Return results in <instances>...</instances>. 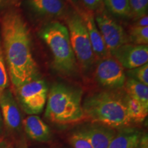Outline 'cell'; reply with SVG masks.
I'll list each match as a JSON object with an SVG mask.
<instances>
[{
    "label": "cell",
    "mask_w": 148,
    "mask_h": 148,
    "mask_svg": "<svg viewBox=\"0 0 148 148\" xmlns=\"http://www.w3.org/2000/svg\"><path fill=\"white\" fill-rule=\"evenodd\" d=\"M0 25L5 64L14 87L40 77L32 55L30 32L21 14L7 11L0 18Z\"/></svg>",
    "instance_id": "obj_1"
},
{
    "label": "cell",
    "mask_w": 148,
    "mask_h": 148,
    "mask_svg": "<svg viewBox=\"0 0 148 148\" xmlns=\"http://www.w3.org/2000/svg\"><path fill=\"white\" fill-rule=\"evenodd\" d=\"M125 95L107 90L87 96L82 103L84 118L114 129L129 126Z\"/></svg>",
    "instance_id": "obj_2"
},
{
    "label": "cell",
    "mask_w": 148,
    "mask_h": 148,
    "mask_svg": "<svg viewBox=\"0 0 148 148\" xmlns=\"http://www.w3.org/2000/svg\"><path fill=\"white\" fill-rule=\"evenodd\" d=\"M82 90L62 83L53 84L48 91L45 117L59 125L75 123L84 120Z\"/></svg>",
    "instance_id": "obj_3"
},
{
    "label": "cell",
    "mask_w": 148,
    "mask_h": 148,
    "mask_svg": "<svg viewBox=\"0 0 148 148\" xmlns=\"http://www.w3.org/2000/svg\"><path fill=\"white\" fill-rule=\"evenodd\" d=\"M39 36L50 49L55 69L62 75H75L78 65L66 26L57 21L48 22L40 28Z\"/></svg>",
    "instance_id": "obj_4"
},
{
    "label": "cell",
    "mask_w": 148,
    "mask_h": 148,
    "mask_svg": "<svg viewBox=\"0 0 148 148\" xmlns=\"http://www.w3.org/2000/svg\"><path fill=\"white\" fill-rule=\"evenodd\" d=\"M66 19L70 42L77 65L84 73H86L94 66L96 58L87 29L76 10L70 13Z\"/></svg>",
    "instance_id": "obj_5"
},
{
    "label": "cell",
    "mask_w": 148,
    "mask_h": 148,
    "mask_svg": "<svg viewBox=\"0 0 148 148\" xmlns=\"http://www.w3.org/2000/svg\"><path fill=\"white\" fill-rule=\"evenodd\" d=\"M15 91L18 102L27 114H37L43 110L49 89L47 83L41 77L15 88Z\"/></svg>",
    "instance_id": "obj_6"
},
{
    "label": "cell",
    "mask_w": 148,
    "mask_h": 148,
    "mask_svg": "<svg viewBox=\"0 0 148 148\" xmlns=\"http://www.w3.org/2000/svg\"><path fill=\"white\" fill-rule=\"evenodd\" d=\"M95 20L110 54L120 46L129 43L127 33L101 5L97 10Z\"/></svg>",
    "instance_id": "obj_7"
},
{
    "label": "cell",
    "mask_w": 148,
    "mask_h": 148,
    "mask_svg": "<svg viewBox=\"0 0 148 148\" xmlns=\"http://www.w3.org/2000/svg\"><path fill=\"white\" fill-rule=\"evenodd\" d=\"M94 77L98 84L109 90L123 88L127 77L124 68L111 56L98 60Z\"/></svg>",
    "instance_id": "obj_8"
},
{
    "label": "cell",
    "mask_w": 148,
    "mask_h": 148,
    "mask_svg": "<svg viewBox=\"0 0 148 148\" xmlns=\"http://www.w3.org/2000/svg\"><path fill=\"white\" fill-rule=\"evenodd\" d=\"M110 56L118 61L124 69H132L148 62L147 45L126 43L110 53Z\"/></svg>",
    "instance_id": "obj_9"
},
{
    "label": "cell",
    "mask_w": 148,
    "mask_h": 148,
    "mask_svg": "<svg viewBox=\"0 0 148 148\" xmlns=\"http://www.w3.org/2000/svg\"><path fill=\"white\" fill-rule=\"evenodd\" d=\"M0 111L7 128L20 132L22 127L21 114L12 92L6 88L0 92Z\"/></svg>",
    "instance_id": "obj_10"
},
{
    "label": "cell",
    "mask_w": 148,
    "mask_h": 148,
    "mask_svg": "<svg viewBox=\"0 0 148 148\" xmlns=\"http://www.w3.org/2000/svg\"><path fill=\"white\" fill-rule=\"evenodd\" d=\"M76 11L80 15L87 29L92 51H93L95 58L98 60H100V59L110 56L101 33L97 26L93 11L87 10V9H80L79 8H76Z\"/></svg>",
    "instance_id": "obj_11"
},
{
    "label": "cell",
    "mask_w": 148,
    "mask_h": 148,
    "mask_svg": "<svg viewBox=\"0 0 148 148\" xmlns=\"http://www.w3.org/2000/svg\"><path fill=\"white\" fill-rule=\"evenodd\" d=\"M79 132L87 138L92 148H108L116 134L114 128L98 123L88 125Z\"/></svg>",
    "instance_id": "obj_12"
},
{
    "label": "cell",
    "mask_w": 148,
    "mask_h": 148,
    "mask_svg": "<svg viewBox=\"0 0 148 148\" xmlns=\"http://www.w3.org/2000/svg\"><path fill=\"white\" fill-rule=\"evenodd\" d=\"M28 5L34 13L42 17L58 18L66 11L64 0H29Z\"/></svg>",
    "instance_id": "obj_13"
},
{
    "label": "cell",
    "mask_w": 148,
    "mask_h": 148,
    "mask_svg": "<svg viewBox=\"0 0 148 148\" xmlns=\"http://www.w3.org/2000/svg\"><path fill=\"white\" fill-rule=\"evenodd\" d=\"M22 125L27 136L38 142H47L51 139L50 128L38 116L31 114L22 120Z\"/></svg>",
    "instance_id": "obj_14"
},
{
    "label": "cell",
    "mask_w": 148,
    "mask_h": 148,
    "mask_svg": "<svg viewBox=\"0 0 148 148\" xmlns=\"http://www.w3.org/2000/svg\"><path fill=\"white\" fill-rule=\"evenodd\" d=\"M143 133L132 127H124L116 132L108 148H138Z\"/></svg>",
    "instance_id": "obj_15"
},
{
    "label": "cell",
    "mask_w": 148,
    "mask_h": 148,
    "mask_svg": "<svg viewBox=\"0 0 148 148\" xmlns=\"http://www.w3.org/2000/svg\"><path fill=\"white\" fill-rule=\"evenodd\" d=\"M123 88L126 95L139 101L148 108V86L134 79L126 77Z\"/></svg>",
    "instance_id": "obj_16"
},
{
    "label": "cell",
    "mask_w": 148,
    "mask_h": 148,
    "mask_svg": "<svg viewBox=\"0 0 148 148\" xmlns=\"http://www.w3.org/2000/svg\"><path fill=\"white\" fill-rule=\"evenodd\" d=\"M125 104H126L127 112L131 122L141 123L147 117L148 108L139 101L130 97L125 94Z\"/></svg>",
    "instance_id": "obj_17"
},
{
    "label": "cell",
    "mask_w": 148,
    "mask_h": 148,
    "mask_svg": "<svg viewBox=\"0 0 148 148\" xmlns=\"http://www.w3.org/2000/svg\"><path fill=\"white\" fill-rule=\"evenodd\" d=\"M107 10L114 16L120 18H131L129 0H103Z\"/></svg>",
    "instance_id": "obj_18"
},
{
    "label": "cell",
    "mask_w": 148,
    "mask_h": 148,
    "mask_svg": "<svg viewBox=\"0 0 148 148\" xmlns=\"http://www.w3.org/2000/svg\"><path fill=\"white\" fill-rule=\"evenodd\" d=\"M130 43L134 45H147L148 26L138 27L133 25L127 34Z\"/></svg>",
    "instance_id": "obj_19"
},
{
    "label": "cell",
    "mask_w": 148,
    "mask_h": 148,
    "mask_svg": "<svg viewBox=\"0 0 148 148\" xmlns=\"http://www.w3.org/2000/svg\"><path fill=\"white\" fill-rule=\"evenodd\" d=\"M131 11V18L136 20L147 14L148 0H129Z\"/></svg>",
    "instance_id": "obj_20"
},
{
    "label": "cell",
    "mask_w": 148,
    "mask_h": 148,
    "mask_svg": "<svg viewBox=\"0 0 148 148\" xmlns=\"http://www.w3.org/2000/svg\"><path fill=\"white\" fill-rule=\"evenodd\" d=\"M125 75L127 77L134 79L148 86V64H145L135 69L127 70L125 72Z\"/></svg>",
    "instance_id": "obj_21"
},
{
    "label": "cell",
    "mask_w": 148,
    "mask_h": 148,
    "mask_svg": "<svg viewBox=\"0 0 148 148\" xmlns=\"http://www.w3.org/2000/svg\"><path fill=\"white\" fill-rule=\"evenodd\" d=\"M9 79L2 45L0 42V92L8 87Z\"/></svg>",
    "instance_id": "obj_22"
},
{
    "label": "cell",
    "mask_w": 148,
    "mask_h": 148,
    "mask_svg": "<svg viewBox=\"0 0 148 148\" xmlns=\"http://www.w3.org/2000/svg\"><path fill=\"white\" fill-rule=\"evenodd\" d=\"M69 143L73 148H92L87 138L79 131L74 132L71 135L69 138Z\"/></svg>",
    "instance_id": "obj_23"
},
{
    "label": "cell",
    "mask_w": 148,
    "mask_h": 148,
    "mask_svg": "<svg viewBox=\"0 0 148 148\" xmlns=\"http://www.w3.org/2000/svg\"><path fill=\"white\" fill-rule=\"evenodd\" d=\"M83 4L87 10H97L101 5V0H82Z\"/></svg>",
    "instance_id": "obj_24"
},
{
    "label": "cell",
    "mask_w": 148,
    "mask_h": 148,
    "mask_svg": "<svg viewBox=\"0 0 148 148\" xmlns=\"http://www.w3.org/2000/svg\"><path fill=\"white\" fill-rule=\"evenodd\" d=\"M134 25L138 27H147L148 26V16L147 14H145L141 17L137 18L135 20V23Z\"/></svg>",
    "instance_id": "obj_25"
},
{
    "label": "cell",
    "mask_w": 148,
    "mask_h": 148,
    "mask_svg": "<svg viewBox=\"0 0 148 148\" xmlns=\"http://www.w3.org/2000/svg\"><path fill=\"white\" fill-rule=\"evenodd\" d=\"M138 148H148V137L147 134H142Z\"/></svg>",
    "instance_id": "obj_26"
},
{
    "label": "cell",
    "mask_w": 148,
    "mask_h": 148,
    "mask_svg": "<svg viewBox=\"0 0 148 148\" xmlns=\"http://www.w3.org/2000/svg\"><path fill=\"white\" fill-rule=\"evenodd\" d=\"M0 148H8L7 147V145L5 144V142L3 140H0Z\"/></svg>",
    "instance_id": "obj_27"
},
{
    "label": "cell",
    "mask_w": 148,
    "mask_h": 148,
    "mask_svg": "<svg viewBox=\"0 0 148 148\" xmlns=\"http://www.w3.org/2000/svg\"><path fill=\"white\" fill-rule=\"evenodd\" d=\"M2 125H3V119H2V116H1V111H0V132L2 130Z\"/></svg>",
    "instance_id": "obj_28"
},
{
    "label": "cell",
    "mask_w": 148,
    "mask_h": 148,
    "mask_svg": "<svg viewBox=\"0 0 148 148\" xmlns=\"http://www.w3.org/2000/svg\"><path fill=\"white\" fill-rule=\"evenodd\" d=\"M66 1H67L68 2L71 3V4L75 5V3H76L77 1V0H66Z\"/></svg>",
    "instance_id": "obj_29"
},
{
    "label": "cell",
    "mask_w": 148,
    "mask_h": 148,
    "mask_svg": "<svg viewBox=\"0 0 148 148\" xmlns=\"http://www.w3.org/2000/svg\"><path fill=\"white\" fill-rule=\"evenodd\" d=\"M3 1V0H0V6H1V3H2Z\"/></svg>",
    "instance_id": "obj_30"
},
{
    "label": "cell",
    "mask_w": 148,
    "mask_h": 148,
    "mask_svg": "<svg viewBox=\"0 0 148 148\" xmlns=\"http://www.w3.org/2000/svg\"><path fill=\"white\" fill-rule=\"evenodd\" d=\"M22 148H27V146L25 145H23V146H22Z\"/></svg>",
    "instance_id": "obj_31"
}]
</instances>
